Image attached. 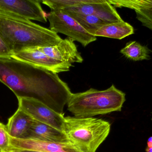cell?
I'll return each mask as SVG.
<instances>
[{
  "instance_id": "cell-23",
  "label": "cell",
  "mask_w": 152,
  "mask_h": 152,
  "mask_svg": "<svg viewBox=\"0 0 152 152\" xmlns=\"http://www.w3.org/2000/svg\"><path fill=\"white\" fill-rule=\"evenodd\" d=\"M7 152H17L15 151H13V150H11V151H10Z\"/></svg>"
},
{
  "instance_id": "cell-16",
  "label": "cell",
  "mask_w": 152,
  "mask_h": 152,
  "mask_svg": "<svg viewBox=\"0 0 152 152\" xmlns=\"http://www.w3.org/2000/svg\"><path fill=\"white\" fill-rule=\"evenodd\" d=\"M151 52L148 47L142 45L137 41L128 42L120 51L125 57L134 61L149 60Z\"/></svg>"
},
{
  "instance_id": "cell-10",
  "label": "cell",
  "mask_w": 152,
  "mask_h": 152,
  "mask_svg": "<svg viewBox=\"0 0 152 152\" xmlns=\"http://www.w3.org/2000/svg\"><path fill=\"white\" fill-rule=\"evenodd\" d=\"M12 150L41 152H80L71 143L50 142L31 139H16L10 137Z\"/></svg>"
},
{
  "instance_id": "cell-15",
  "label": "cell",
  "mask_w": 152,
  "mask_h": 152,
  "mask_svg": "<svg viewBox=\"0 0 152 152\" xmlns=\"http://www.w3.org/2000/svg\"><path fill=\"white\" fill-rule=\"evenodd\" d=\"M134 33L133 27L124 21L116 23L106 24L94 34L95 37H104L121 40Z\"/></svg>"
},
{
  "instance_id": "cell-14",
  "label": "cell",
  "mask_w": 152,
  "mask_h": 152,
  "mask_svg": "<svg viewBox=\"0 0 152 152\" xmlns=\"http://www.w3.org/2000/svg\"><path fill=\"white\" fill-rule=\"evenodd\" d=\"M34 121L28 114L18 108L6 125L9 135L16 139H25Z\"/></svg>"
},
{
  "instance_id": "cell-24",
  "label": "cell",
  "mask_w": 152,
  "mask_h": 152,
  "mask_svg": "<svg viewBox=\"0 0 152 152\" xmlns=\"http://www.w3.org/2000/svg\"><path fill=\"white\" fill-rule=\"evenodd\" d=\"M151 120H152V117Z\"/></svg>"
},
{
  "instance_id": "cell-21",
  "label": "cell",
  "mask_w": 152,
  "mask_h": 152,
  "mask_svg": "<svg viewBox=\"0 0 152 152\" xmlns=\"http://www.w3.org/2000/svg\"><path fill=\"white\" fill-rule=\"evenodd\" d=\"M146 152H152V137L148 139L147 142V147L145 150Z\"/></svg>"
},
{
  "instance_id": "cell-3",
  "label": "cell",
  "mask_w": 152,
  "mask_h": 152,
  "mask_svg": "<svg viewBox=\"0 0 152 152\" xmlns=\"http://www.w3.org/2000/svg\"><path fill=\"white\" fill-rule=\"evenodd\" d=\"M125 101V93L113 84L102 91L90 88L82 93H72L67 104L69 111L75 117H93L121 111Z\"/></svg>"
},
{
  "instance_id": "cell-22",
  "label": "cell",
  "mask_w": 152,
  "mask_h": 152,
  "mask_svg": "<svg viewBox=\"0 0 152 152\" xmlns=\"http://www.w3.org/2000/svg\"><path fill=\"white\" fill-rule=\"evenodd\" d=\"M17 152H41L39 151H15Z\"/></svg>"
},
{
  "instance_id": "cell-19",
  "label": "cell",
  "mask_w": 152,
  "mask_h": 152,
  "mask_svg": "<svg viewBox=\"0 0 152 152\" xmlns=\"http://www.w3.org/2000/svg\"><path fill=\"white\" fill-rule=\"evenodd\" d=\"M10 137L8 134L6 125L0 122V152L11 151Z\"/></svg>"
},
{
  "instance_id": "cell-8",
  "label": "cell",
  "mask_w": 152,
  "mask_h": 152,
  "mask_svg": "<svg viewBox=\"0 0 152 152\" xmlns=\"http://www.w3.org/2000/svg\"><path fill=\"white\" fill-rule=\"evenodd\" d=\"M12 57L40 68L58 73L70 70L72 64L59 61L49 57L37 47L26 48L14 54Z\"/></svg>"
},
{
  "instance_id": "cell-7",
  "label": "cell",
  "mask_w": 152,
  "mask_h": 152,
  "mask_svg": "<svg viewBox=\"0 0 152 152\" xmlns=\"http://www.w3.org/2000/svg\"><path fill=\"white\" fill-rule=\"evenodd\" d=\"M42 2L37 0H0V12L46 23L47 15L41 6Z\"/></svg>"
},
{
  "instance_id": "cell-4",
  "label": "cell",
  "mask_w": 152,
  "mask_h": 152,
  "mask_svg": "<svg viewBox=\"0 0 152 152\" xmlns=\"http://www.w3.org/2000/svg\"><path fill=\"white\" fill-rule=\"evenodd\" d=\"M108 121L94 117H65L64 132L80 152H96L110 131Z\"/></svg>"
},
{
  "instance_id": "cell-13",
  "label": "cell",
  "mask_w": 152,
  "mask_h": 152,
  "mask_svg": "<svg viewBox=\"0 0 152 152\" xmlns=\"http://www.w3.org/2000/svg\"><path fill=\"white\" fill-rule=\"evenodd\" d=\"M25 139L59 143H70L64 132L35 120Z\"/></svg>"
},
{
  "instance_id": "cell-20",
  "label": "cell",
  "mask_w": 152,
  "mask_h": 152,
  "mask_svg": "<svg viewBox=\"0 0 152 152\" xmlns=\"http://www.w3.org/2000/svg\"><path fill=\"white\" fill-rule=\"evenodd\" d=\"M12 53L0 35V57H11Z\"/></svg>"
},
{
  "instance_id": "cell-11",
  "label": "cell",
  "mask_w": 152,
  "mask_h": 152,
  "mask_svg": "<svg viewBox=\"0 0 152 152\" xmlns=\"http://www.w3.org/2000/svg\"><path fill=\"white\" fill-rule=\"evenodd\" d=\"M50 58L59 61L72 64L82 63L83 59L78 51L75 41L70 37L62 39L57 45L50 46L37 47Z\"/></svg>"
},
{
  "instance_id": "cell-17",
  "label": "cell",
  "mask_w": 152,
  "mask_h": 152,
  "mask_svg": "<svg viewBox=\"0 0 152 152\" xmlns=\"http://www.w3.org/2000/svg\"><path fill=\"white\" fill-rule=\"evenodd\" d=\"M68 14L75 19L86 31L93 35L94 36L95 32L101 27L106 24L101 19L94 15L76 13Z\"/></svg>"
},
{
  "instance_id": "cell-2",
  "label": "cell",
  "mask_w": 152,
  "mask_h": 152,
  "mask_svg": "<svg viewBox=\"0 0 152 152\" xmlns=\"http://www.w3.org/2000/svg\"><path fill=\"white\" fill-rule=\"evenodd\" d=\"M0 35L12 55L26 48L53 46L62 40L49 29L1 12Z\"/></svg>"
},
{
  "instance_id": "cell-6",
  "label": "cell",
  "mask_w": 152,
  "mask_h": 152,
  "mask_svg": "<svg viewBox=\"0 0 152 152\" xmlns=\"http://www.w3.org/2000/svg\"><path fill=\"white\" fill-rule=\"evenodd\" d=\"M18 108L28 114L34 120L49 125L60 131H64L65 117L52 109L43 103L34 98L17 97Z\"/></svg>"
},
{
  "instance_id": "cell-12",
  "label": "cell",
  "mask_w": 152,
  "mask_h": 152,
  "mask_svg": "<svg viewBox=\"0 0 152 152\" xmlns=\"http://www.w3.org/2000/svg\"><path fill=\"white\" fill-rule=\"evenodd\" d=\"M118 8H129L134 10L136 18L142 25L152 31V0H107Z\"/></svg>"
},
{
  "instance_id": "cell-1",
  "label": "cell",
  "mask_w": 152,
  "mask_h": 152,
  "mask_svg": "<svg viewBox=\"0 0 152 152\" xmlns=\"http://www.w3.org/2000/svg\"><path fill=\"white\" fill-rule=\"evenodd\" d=\"M0 82L16 97L34 98L59 113H63L72 94L58 74L12 56L0 57Z\"/></svg>"
},
{
  "instance_id": "cell-9",
  "label": "cell",
  "mask_w": 152,
  "mask_h": 152,
  "mask_svg": "<svg viewBox=\"0 0 152 152\" xmlns=\"http://www.w3.org/2000/svg\"><path fill=\"white\" fill-rule=\"evenodd\" d=\"M62 10L66 13L94 15L106 24L123 21L115 7L107 0H97L96 2L80 4Z\"/></svg>"
},
{
  "instance_id": "cell-5",
  "label": "cell",
  "mask_w": 152,
  "mask_h": 152,
  "mask_svg": "<svg viewBox=\"0 0 152 152\" xmlns=\"http://www.w3.org/2000/svg\"><path fill=\"white\" fill-rule=\"evenodd\" d=\"M47 19L50 22V30L66 35L84 47L96 40V37L86 31L75 19L62 10L51 11L47 15Z\"/></svg>"
},
{
  "instance_id": "cell-18",
  "label": "cell",
  "mask_w": 152,
  "mask_h": 152,
  "mask_svg": "<svg viewBox=\"0 0 152 152\" xmlns=\"http://www.w3.org/2000/svg\"><path fill=\"white\" fill-rule=\"evenodd\" d=\"M97 0H43L42 3L52 10H62L85 4L96 2Z\"/></svg>"
}]
</instances>
